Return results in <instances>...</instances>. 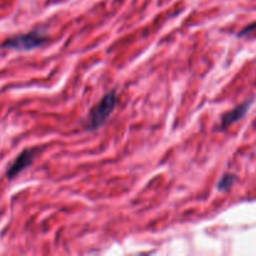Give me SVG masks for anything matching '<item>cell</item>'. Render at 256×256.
<instances>
[{
    "label": "cell",
    "instance_id": "cell-4",
    "mask_svg": "<svg viewBox=\"0 0 256 256\" xmlns=\"http://www.w3.org/2000/svg\"><path fill=\"white\" fill-rule=\"evenodd\" d=\"M252 102V100H250V102H244V104L236 106L235 109H232V112H226V114L222 116V126H228V125L232 124V122H238L239 119H242V118L248 112V110H249Z\"/></svg>",
    "mask_w": 256,
    "mask_h": 256
},
{
    "label": "cell",
    "instance_id": "cell-3",
    "mask_svg": "<svg viewBox=\"0 0 256 256\" xmlns=\"http://www.w3.org/2000/svg\"><path fill=\"white\" fill-rule=\"evenodd\" d=\"M36 152V149H26L24 150V152H20V154L18 155L16 159L14 160V162H12L9 166V169H8L6 176L9 178V179H14L19 172H22V170L26 169L28 166H30L32 160H34Z\"/></svg>",
    "mask_w": 256,
    "mask_h": 256
},
{
    "label": "cell",
    "instance_id": "cell-1",
    "mask_svg": "<svg viewBox=\"0 0 256 256\" xmlns=\"http://www.w3.org/2000/svg\"><path fill=\"white\" fill-rule=\"evenodd\" d=\"M48 42L46 35L42 34V30H32L25 34L14 35L2 44V49L18 50V52H29L35 48L42 46Z\"/></svg>",
    "mask_w": 256,
    "mask_h": 256
},
{
    "label": "cell",
    "instance_id": "cell-5",
    "mask_svg": "<svg viewBox=\"0 0 256 256\" xmlns=\"http://www.w3.org/2000/svg\"><path fill=\"white\" fill-rule=\"evenodd\" d=\"M234 180H235L234 175H225V176L222 179V182H219L218 188H219L220 190L228 189V188H230V185L234 182Z\"/></svg>",
    "mask_w": 256,
    "mask_h": 256
},
{
    "label": "cell",
    "instance_id": "cell-2",
    "mask_svg": "<svg viewBox=\"0 0 256 256\" xmlns=\"http://www.w3.org/2000/svg\"><path fill=\"white\" fill-rule=\"evenodd\" d=\"M115 104H116L115 92H108L90 112V128L96 129L100 125L104 124L109 119L112 112H114Z\"/></svg>",
    "mask_w": 256,
    "mask_h": 256
}]
</instances>
